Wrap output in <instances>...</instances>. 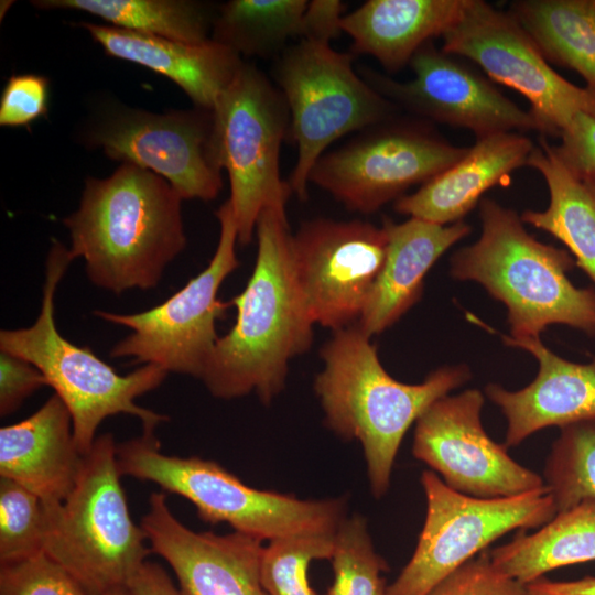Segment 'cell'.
Returning <instances> with one entry per match:
<instances>
[{
    "label": "cell",
    "instance_id": "cell-16",
    "mask_svg": "<svg viewBox=\"0 0 595 595\" xmlns=\"http://www.w3.org/2000/svg\"><path fill=\"white\" fill-rule=\"evenodd\" d=\"M414 77L398 82L365 68L361 77L399 109L414 117L472 131L476 139L505 132L538 131L543 127L530 110L506 97L463 57L445 53L433 41L411 58Z\"/></svg>",
    "mask_w": 595,
    "mask_h": 595
},
{
    "label": "cell",
    "instance_id": "cell-30",
    "mask_svg": "<svg viewBox=\"0 0 595 595\" xmlns=\"http://www.w3.org/2000/svg\"><path fill=\"white\" fill-rule=\"evenodd\" d=\"M542 477L556 512L583 500H595V419L561 429Z\"/></svg>",
    "mask_w": 595,
    "mask_h": 595
},
{
    "label": "cell",
    "instance_id": "cell-9",
    "mask_svg": "<svg viewBox=\"0 0 595 595\" xmlns=\"http://www.w3.org/2000/svg\"><path fill=\"white\" fill-rule=\"evenodd\" d=\"M218 162L228 173L238 244L246 246L268 206H285L292 190L280 175L290 111L277 85L244 62L214 109Z\"/></svg>",
    "mask_w": 595,
    "mask_h": 595
},
{
    "label": "cell",
    "instance_id": "cell-41",
    "mask_svg": "<svg viewBox=\"0 0 595 595\" xmlns=\"http://www.w3.org/2000/svg\"><path fill=\"white\" fill-rule=\"evenodd\" d=\"M529 595H595V576L572 581L539 578L527 585Z\"/></svg>",
    "mask_w": 595,
    "mask_h": 595
},
{
    "label": "cell",
    "instance_id": "cell-4",
    "mask_svg": "<svg viewBox=\"0 0 595 595\" xmlns=\"http://www.w3.org/2000/svg\"><path fill=\"white\" fill-rule=\"evenodd\" d=\"M478 205L480 237L455 251L451 275L480 283L506 305L513 339L538 337L552 324L595 335V290L570 281L571 255L529 235L515 210L490 198Z\"/></svg>",
    "mask_w": 595,
    "mask_h": 595
},
{
    "label": "cell",
    "instance_id": "cell-25",
    "mask_svg": "<svg viewBox=\"0 0 595 595\" xmlns=\"http://www.w3.org/2000/svg\"><path fill=\"white\" fill-rule=\"evenodd\" d=\"M490 559L524 585L559 567L595 561V500L556 512L536 532H521L491 550Z\"/></svg>",
    "mask_w": 595,
    "mask_h": 595
},
{
    "label": "cell",
    "instance_id": "cell-29",
    "mask_svg": "<svg viewBox=\"0 0 595 595\" xmlns=\"http://www.w3.org/2000/svg\"><path fill=\"white\" fill-rule=\"evenodd\" d=\"M305 0H231L218 7L210 39L242 56H279L301 39Z\"/></svg>",
    "mask_w": 595,
    "mask_h": 595
},
{
    "label": "cell",
    "instance_id": "cell-39",
    "mask_svg": "<svg viewBox=\"0 0 595 595\" xmlns=\"http://www.w3.org/2000/svg\"><path fill=\"white\" fill-rule=\"evenodd\" d=\"M345 4L338 0H314L307 3L301 39L331 42L340 30Z\"/></svg>",
    "mask_w": 595,
    "mask_h": 595
},
{
    "label": "cell",
    "instance_id": "cell-23",
    "mask_svg": "<svg viewBox=\"0 0 595 595\" xmlns=\"http://www.w3.org/2000/svg\"><path fill=\"white\" fill-rule=\"evenodd\" d=\"M534 147L520 132L478 138L462 159L416 192L397 199L393 208L440 225L462 221L480 203L486 191L508 181L515 170L527 165Z\"/></svg>",
    "mask_w": 595,
    "mask_h": 595
},
{
    "label": "cell",
    "instance_id": "cell-22",
    "mask_svg": "<svg viewBox=\"0 0 595 595\" xmlns=\"http://www.w3.org/2000/svg\"><path fill=\"white\" fill-rule=\"evenodd\" d=\"M382 227L386 258L356 324L370 338L397 323L421 299L428 271L470 232L463 220L440 225L413 217L400 224L385 218Z\"/></svg>",
    "mask_w": 595,
    "mask_h": 595
},
{
    "label": "cell",
    "instance_id": "cell-28",
    "mask_svg": "<svg viewBox=\"0 0 595 595\" xmlns=\"http://www.w3.org/2000/svg\"><path fill=\"white\" fill-rule=\"evenodd\" d=\"M40 9H65L98 17L109 25L186 43L210 39L216 12L192 0H36Z\"/></svg>",
    "mask_w": 595,
    "mask_h": 595
},
{
    "label": "cell",
    "instance_id": "cell-24",
    "mask_svg": "<svg viewBox=\"0 0 595 595\" xmlns=\"http://www.w3.org/2000/svg\"><path fill=\"white\" fill-rule=\"evenodd\" d=\"M466 0H368L344 14L342 32L351 51L376 58L393 73L410 64L428 42L442 36L459 18Z\"/></svg>",
    "mask_w": 595,
    "mask_h": 595
},
{
    "label": "cell",
    "instance_id": "cell-6",
    "mask_svg": "<svg viewBox=\"0 0 595 595\" xmlns=\"http://www.w3.org/2000/svg\"><path fill=\"white\" fill-rule=\"evenodd\" d=\"M154 433L117 445L121 476L159 485L190 500L201 520L228 523L261 541L303 533H334L346 517L343 498L300 499L248 486L218 463L198 456L166 455Z\"/></svg>",
    "mask_w": 595,
    "mask_h": 595
},
{
    "label": "cell",
    "instance_id": "cell-11",
    "mask_svg": "<svg viewBox=\"0 0 595 595\" xmlns=\"http://www.w3.org/2000/svg\"><path fill=\"white\" fill-rule=\"evenodd\" d=\"M216 217L220 230L214 256L181 290L140 313L94 312L101 320L131 331L111 348L110 357H128L134 364H152L167 372L202 379L219 338L216 321L229 305L218 300V291L239 266L238 228L229 199L218 208Z\"/></svg>",
    "mask_w": 595,
    "mask_h": 595
},
{
    "label": "cell",
    "instance_id": "cell-37",
    "mask_svg": "<svg viewBox=\"0 0 595 595\" xmlns=\"http://www.w3.org/2000/svg\"><path fill=\"white\" fill-rule=\"evenodd\" d=\"M551 145L558 160L578 178L595 184V117L578 112Z\"/></svg>",
    "mask_w": 595,
    "mask_h": 595
},
{
    "label": "cell",
    "instance_id": "cell-27",
    "mask_svg": "<svg viewBox=\"0 0 595 595\" xmlns=\"http://www.w3.org/2000/svg\"><path fill=\"white\" fill-rule=\"evenodd\" d=\"M508 12L550 64L576 72L595 90V0H517Z\"/></svg>",
    "mask_w": 595,
    "mask_h": 595
},
{
    "label": "cell",
    "instance_id": "cell-35",
    "mask_svg": "<svg viewBox=\"0 0 595 595\" xmlns=\"http://www.w3.org/2000/svg\"><path fill=\"white\" fill-rule=\"evenodd\" d=\"M426 595H529L527 585L500 572L487 549L459 566Z\"/></svg>",
    "mask_w": 595,
    "mask_h": 595
},
{
    "label": "cell",
    "instance_id": "cell-19",
    "mask_svg": "<svg viewBox=\"0 0 595 595\" xmlns=\"http://www.w3.org/2000/svg\"><path fill=\"white\" fill-rule=\"evenodd\" d=\"M502 338L507 345L529 351L539 363L534 380L518 391L496 383L485 388L507 420V447L548 426L562 429L595 419V360L576 364L561 358L542 344L540 336Z\"/></svg>",
    "mask_w": 595,
    "mask_h": 595
},
{
    "label": "cell",
    "instance_id": "cell-10",
    "mask_svg": "<svg viewBox=\"0 0 595 595\" xmlns=\"http://www.w3.org/2000/svg\"><path fill=\"white\" fill-rule=\"evenodd\" d=\"M426 515L415 550L386 595H426L442 580L516 529L540 528L556 515L548 489L506 498H477L423 470Z\"/></svg>",
    "mask_w": 595,
    "mask_h": 595
},
{
    "label": "cell",
    "instance_id": "cell-33",
    "mask_svg": "<svg viewBox=\"0 0 595 595\" xmlns=\"http://www.w3.org/2000/svg\"><path fill=\"white\" fill-rule=\"evenodd\" d=\"M46 531L42 500L20 484L0 477V564L43 552Z\"/></svg>",
    "mask_w": 595,
    "mask_h": 595
},
{
    "label": "cell",
    "instance_id": "cell-34",
    "mask_svg": "<svg viewBox=\"0 0 595 595\" xmlns=\"http://www.w3.org/2000/svg\"><path fill=\"white\" fill-rule=\"evenodd\" d=\"M0 595H91L47 553L0 564Z\"/></svg>",
    "mask_w": 595,
    "mask_h": 595
},
{
    "label": "cell",
    "instance_id": "cell-42",
    "mask_svg": "<svg viewBox=\"0 0 595 595\" xmlns=\"http://www.w3.org/2000/svg\"><path fill=\"white\" fill-rule=\"evenodd\" d=\"M101 595H129L127 587L110 589Z\"/></svg>",
    "mask_w": 595,
    "mask_h": 595
},
{
    "label": "cell",
    "instance_id": "cell-7",
    "mask_svg": "<svg viewBox=\"0 0 595 595\" xmlns=\"http://www.w3.org/2000/svg\"><path fill=\"white\" fill-rule=\"evenodd\" d=\"M111 433L96 437L83 456L66 499L45 507L44 552L91 594L127 587L152 552L129 511Z\"/></svg>",
    "mask_w": 595,
    "mask_h": 595
},
{
    "label": "cell",
    "instance_id": "cell-32",
    "mask_svg": "<svg viewBox=\"0 0 595 595\" xmlns=\"http://www.w3.org/2000/svg\"><path fill=\"white\" fill-rule=\"evenodd\" d=\"M334 533H303L269 542L261 559V582L267 595H321L310 583L313 561L329 560Z\"/></svg>",
    "mask_w": 595,
    "mask_h": 595
},
{
    "label": "cell",
    "instance_id": "cell-3",
    "mask_svg": "<svg viewBox=\"0 0 595 595\" xmlns=\"http://www.w3.org/2000/svg\"><path fill=\"white\" fill-rule=\"evenodd\" d=\"M321 358L324 368L313 387L325 425L360 443L370 490L381 498L410 426L433 402L468 381L470 371L465 365L445 366L421 383L400 382L386 371L377 347L357 325L333 332Z\"/></svg>",
    "mask_w": 595,
    "mask_h": 595
},
{
    "label": "cell",
    "instance_id": "cell-2",
    "mask_svg": "<svg viewBox=\"0 0 595 595\" xmlns=\"http://www.w3.org/2000/svg\"><path fill=\"white\" fill-rule=\"evenodd\" d=\"M181 207L166 180L121 163L106 178L88 177L78 208L63 219L69 255L85 260L88 279L100 289H153L186 246Z\"/></svg>",
    "mask_w": 595,
    "mask_h": 595
},
{
    "label": "cell",
    "instance_id": "cell-20",
    "mask_svg": "<svg viewBox=\"0 0 595 595\" xmlns=\"http://www.w3.org/2000/svg\"><path fill=\"white\" fill-rule=\"evenodd\" d=\"M82 461L71 413L57 394L29 418L0 429V477L25 487L45 507L66 499Z\"/></svg>",
    "mask_w": 595,
    "mask_h": 595
},
{
    "label": "cell",
    "instance_id": "cell-38",
    "mask_svg": "<svg viewBox=\"0 0 595 595\" xmlns=\"http://www.w3.org/2000/svg\"><path fill=\"white\" fill-rule=\"evenodd\" d=\"M47 386L43 374L31 363L0 351V414L7 416L20 408L34 391Z\"/></svg>",
    "mask_w": 595,
    "mask_h": 595
},
{
    "label": "cell",
    "instance_id": "cell-8",
    "mask_svg": "<svg viewBox=\"0 0 595 595\" xmlns=\"http://www.w3.org/2000/svg\"><path fill=\"white\" fill-rule=\"evenodd\" d=\"M329 43L300 39L273 67L290 111L289 137L298 150L288 182L300 199L307 198L311 171L333 142L398 117L400 110L356 73L353 55Z\"/></svg>",
    "mask_w": 595,
    "mask_h": 595
},
{
    "label": "cell",
    "instance_id": "cell-1",
    "mask_svg": "<svg viewBox=\"0 0 595 595\" xmlns=\"http://www.w3.org/2000/svg\"><path fill=\"white\" fill-rule=\"evenodd\" d=\"M257 258L231 329L219 337L202 381L219 399L255 392L269 404L283 390L289 363L307 351L313 321L293 264L285 206L266 207L256 225Z\"/></svg>",
    "mask_w": 595,
    "mask_h": 595
},
{
    "label": "cell",
    "instance_id": "cell-15",
    "mask_svg": "<svg viewBox=\"0 0 595 595\" xmlns=\"http://www.w3.org/2000/svg\"><path fill=\"white\" fill-rule=\"evenodd\" d=\"M385 228L358 219L316 218L292 235L296 280L314 324L356 325L382 268Z\"/></svg>",
    "mask_w": 595,
    "mask_h": 595
},
{
    "label": "cell",
    "instance_id": "cell-40",
    "mask_svg": "<svg viewBox=\"0 0 595 595\" xmlns=\"http://www.w3.org/2000/svg\"><path fill=\"white\" fill-rule=\"evenodd\" d=\"M129 595H183L158 563L145 561L127 585Z\"/></svg>",
    "mask_w": 595,
    "mask_h": 595
},
{
    "label": "cell",
    "instance_id": "cell-31",
    "mask_svg": "<svg viewBox=\"0 0 595 595\" xmlns=\"http://www.w3.org/2000/svg\"><path fill=\"white\" fill-rule=\"evenodd\" d=\"M333 583L326 595H386L387 562L376 552L366 518L345 517L334 534Z\"/></svg>",
    "mask_w": 595,
    "mask_h": 595
},
{
    "label": "cell",
    "instance_id": "cell-36",
    "mask_svg": "<svg viewBox=\"0 0 595 595\" xmlns=\"http://www.w3.org/2000/svg\"><path fill=\"white\" fill-rule=\"evenodd\" d=\"M50 79L41 74H13L0 97V125L29 129L48 113Z\"/></svg>",
    "mask_w": 595,
    "mask_h": 595
},
{
    "label": "cell",
    "instance_id": "cell-17",
    "mask_svg": "<svg viewBox=\"0 0 595 595\" xmlns=\"http://www.w3.org/2000/svg\"><path fill=\"white\" fill-rule=\"evenodd\" d=\"M484 396L468 389L444 396L416 420L412 454L452 489L477 498H506L545 487L482 425Z\"/></svg>",
    "mask_w": 595,
    "mask_h": 595
},
{
    "label": "cell",
    "instance_id": "cell-12",
    "mask_svg": "<svg viewBox=\"0 0 595 595\" xmlns=\"http://www.w3.org/2000/svg\"><path fill=\"white\" fill-rule=\"evenodd\" d=\"M467 151L445 140L429 121L394 117L325 152L310 182L347 209L370 214L411 186L426 183Z\"/></svg>",
    "mask_w": 595,
    "mask_h": 595
},
{
    "label": "cell",
    "instance_id": "cell-18",
    "mask_svg": "<svg viewBox=\"0 0 595 595\" xmlns=\"http://www.w3.org/2000/svg\"><path fill=\"white\" fill-rule=\"evenodd\" d=\"M152 552L173 570L183 595H267L261 582L263 541L234 531L195 532L153 493L141 519Z\"/></svg>",
    "mask_w": 595,
    "mask_h": 595
},
{
    "label": "cell",
    "instance_id": "cell-26",
    "mask_svg": "<svg viewBox=\"0 0 595 595\" xmlns=\"http://www.w3.org/2000/svg\"><path fill=\"white\" fill-rule=\"evenodd\" d=\"M527 165L543 176L550 204L543 212L524 210L520 216L522 221L561 240L595 284V184L572 174L543 136Z\"/></svg>",
    "mask_w": 595,
    "mask_h": 595
},
{
    "label": "cell",
    "instance_id": "cell-21",
    "mask_svg": "<svg viewBox=\"0 0 595 595\" xmlns=\"http://www.w3.org/2000/svg\"><path fill=\"white\" fill-rule=\"evenodd\" d=\"M111 57L144 66L174 82L195 107L213 110L244 64L234 50L209 39L194 44L91 22H79Z\"/></svg>",
    "mask_w": 595,
    "mask_h": 595
},
{
    "label": "cell",
    "instance_id": "cell-5",
    "mask_svg": "<svg viewBox=\"0 0 595 595\" xmlns=\"http://www.w3.org/2000/svg\"><path fill=\"white\" fill-rule=\"evenodd\" d=\"M72 260L63 244H52L39 316L29 327L2 329L0 351L31 363L43 374L71 413L75 444L84 456L94 445L99 424L108 416L133 415L141 421L143 433H154L167 420L136 403L138 397L158 388L167 371L149 364L121 376L88 347L74 345L61 335L54 317V296Z\"/></svg>",
    "mask_w": 595,
    "mask_h": 595
},
{
    "label": "cell",
    "instance_id": "cell-13",
    "mask_svg": "<svg viewBox=\"0 0 595 595\" xmlns=\"http://www.w3.org/2000/svg\"><path fill=\"white\" fill-rule=\"evenodd\" d=\"M442 39L445 53L472 61L491 82L521 94L542 125L543 137H560L578 112L595 117V90L555 72L509 12L483 0H466Z\"/></svg>",
    "mask_w": 595,
    "mask_h": 595
},
{
    "label": "cell",
    "instance_id": "cell-14",
    "mask_svg": "<svg viewBox=\"0 0 595 595\" xmlns=\"http://www.w3.org/2000/svg\"><path fill=\"white\" fill-rule=\"evenodd\" d=\"M85 139L112 160L160 175L182 199L213 201L223 187L213 110L118 108L96 120Z\"/></svg>",
    "mask_w": 595,
    "mask_h": 595
}]
</instances>
